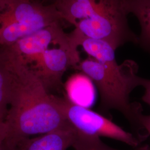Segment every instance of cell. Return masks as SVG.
<instances>
[{"label":"cell","mask_w":150,"mask_h":150,"mask_svg":"<svg viewBox=\"0 0 150 150\" xmlns=\"http://www.w3.org/2000/svg\"><path fill=\"white\" fill-rule=\"evenodd\" d=\"M140 122L147 134L150 136V115L142 114L140 117Z\"/></svg>","instance_id":"cell-15"},{"label":"cell","mask_w":150,"mask_h":150,"mask_svg":"<svg viewBox=\"0 0 150 150\" xmlns=\"http://www.w3.org/2000/svg\"><path fill=\"white\" fill-rule=\"evenodd\" d=\"M63 22L74 26L68 33L75 51L83 38L105 41L116 50L126 43L137 45L138 36L129 26L126 0H56Z\"/></svg>","instance_id":"cell-2"},{"label":"cell","mask_w":150,"mask_h":150,"mask_svg":"<svg viewBox=\"0 0 150 150\" xmlns=\"http://www.w3.org/2000/svg\"><path fill=\"white\" fill-rule=\"evenodd\" d=\"M13 74L4 47H0V118L6 120L11 100Z\"/></svg>","instance_id":"cell-10"},{"label":"cell","mask_w":150,"mask_h":150,"mask_svg":"<svg viewBox=\"0 0 150 150\" xmlns=\"http://www.w3.org/2000/svg\"><path fill=\"white\" fill-rule=\"evenodd\" d=\"M126 3L129 13L136 17L141 26L137 45L150 55V0H126Z\"/></svg>","instance_id":"cell-9"},{"label":"cell","mask_w":150,"mask_h":150,"mask_svg":"<svg viewBox=\"0 0 150 150\" xmlns=\"http://www.w3.org/2000/svg\"><path fill=\"white\" fill-rule=\"evenodd\" d=\"M62 21L54 4L33 0H0V47Z\"/></svg>","instance_id":"cell-4"},{"label":"cell","mask_w":150,"mask_h":150,"mask_svg":"<svg viewBox=\"0 0 150 150\" xmlns=\"http://www.w3.org/2000/svg\"><path fill=\"white\" fill-rule=\"evenodd\" d=\"M11 64L13 82L6 118V141L42 135L69 126L54 95L47 91L30 68L14 58L4 47Z\"/></svg>","instance_id":"cell-1"},{"label":"cell","mask_w":150,"mask_h":150,"mask_svg":"<svg viewBox=\"0 0 150 150\" xmlns=\"http://www.w3.org/2000/svg\"><path fill=\"white\" fill-rule=\"evenodd\" d=\"M141 86L145 88V93L142 100L150 106V80L143 78Z\"/></svg>","instance_id":"cell-14"},{"label":"cell","mask_w":150,"mask_h":150,"mask_svg":"<svg viewBox=\"0 0 150 150\" xmlns=\"http://www.w3.org/2000/svg\"><path fill=\"white\" fill-rule=\"evenodd\" d=\"M56 101L70 126L77 132L116 139L133 148L145 139L126 131L100 113L71 101L65 95H56Z\"/></svg>","instance_id":"cell-5"},{"label":"cell","mask_w":150,"mask_h":150,"mask_svg":"<svg viewBox=\"0 0 150 150\" xmlns=\"http://www.w3.org/2000/svg\"><path fill=\"white\" fill-rule=\"evenodd\" d=\"M80 61V54L70 47L54 46L44 51L28 67L50 93L51 92L64 93L63 76L70 68L75 69Z\"/></svg>","instance_id":"cell-6"},{"label":"cell","mask_w":150,"mask_h":150,"mask_svg":"<svg viewBox=\"0 0 150 150\" xmlns=\"http://www.w3.org/2000/svg\"><path fill=\"white\" fill-rule=\"evenodd\" d=\"M75 70L82 72L96 86L100 96V111L106 112L116 110L136 131L144 129L140 122L142 107L129 100L131 92L141 86L143 79L137 75L139 67L134 61L126 60L118 64L115 55L103 62L88 57L81 60Z\"/></svg>","instance_id":"cell-3"},{"label":"cell","mask_w":150,"mask_h":150,"mask_svg":"<svg viewBox=\"0 0 150 150\" xmlns=\"http://www.w3.org/2000/svg\"><path fill=\"white\" fill-rule=\"evenodd\" d=\"M8 129L5 120L0 118V150H4L6 140L8 137Z\"/></svg>","instance_id":"cell-13"},{"label":"cell","mask_w":150,"mask_h":150,"mask_svg":"<svg viewBox=\"0 0 150 150\" xmlns=\"http://www.w3.org/2000/svg\"><path fill=\"white\" fill-rule=\"evenodd\" d=\"M72 147L75 150H121L114 149L105 144L98 137L82 134L76 131ZM150 150V146L145 145L133 148L131 150Z\"/></svg>","instance_id":"cell-12"},{"label":"cell","mask_w":150,"mask_h":150,"mask_svg":"<svg viewBox=\"0 0 150 150\" xmlns=\"http://www.w3.org/2000/svg\"><path fill=\"white\" fill-rule=\"evenodd\" d=\"M88 79V77L84 74L72 76L64 86L66 92L64 95L71 101L81 106L83 102H86L87 105L85 98L88 104L92 103L93 100V90Z\"/></svg>","instance_id":"cell-11"},{"label":"cell","mask_w":150,"mask_h":150,"mask_svg":"<svg viewBox=\"0 0 150 150\" xmlns=\"http://www.w3.org/2000/svg\"><path fill=\"white\" fill-rule=\"evenodd\" d=\"M10 150V149L6 146V145L5 144L4 145V150Z\"/></svg>","instance_id":"cell-16"},{"label":"cell","mask_w":150,"mask_h":150,"mask_svg":"<svg viewBox=\"0 0 150 150\" xmlns=\"http://www.w3.org/2000/svg\"><path fill=\"white\" fill-rule=\"evenodd\" d=\"M54 46H69L73 50L61 23L53 24L5 47L14 58L30 67L44 51Z\"/></svg>","instance_id":"cell-7"},{"label":"cell","mask_w":150,"mask_h":150,"mask_svg":"<svg viewBox=\"0 0 150 150\" xmlns=\"http://www.w3.org/2000/svg\"></svg>","instance_id":"cell-17"},{"label":"cell","mask_w":150,"mask_h":150,"mask_svg":"<svg viewBox=\"0 0 150 150\" xmlns=\"http://www.w3.org/2000/svg\"><path fill=\"white\" fill-rule=\"evenodd\" d=\"M75 135L69 125L34 138L6 141L5 145L10 150H67L72 146Z\"/></svg>","instance_id":"cell-8"}]
</instances>
